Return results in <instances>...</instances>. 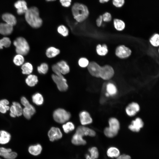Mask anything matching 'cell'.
I'll return each instance as SVG.
<instances>
[{"label":"cell","instance_id":"37","mask_svg":"<svg viewBox=\"0 0 159 159\" xmlns=\"http://www.w3.org/2000/svg\"><path fill=\"white\" fill-rule=\"evenodd\" d=\"M58 32L64 37H67L69 34V30L67 28L63 25L59 26L57 29Z\"/></svg>","mask_w":159,"mask_h":159},{"label":"cell","instance_id":"34","mask_svg":"<svg viewBox=\"0 0 159 159\" xmlns=\"http://www.w3.org/2000/svg\"><path fill=\"white\" fill-rule=\"evenodd\" d=\"M62 127L64 132L68 133L73 130L75 126L74 124L71 122H67L62 125Z\"/></svg>","mask_w":159,"mask_h":159},{"label":"cell","instance_id":"29","mask_svg":"<svg viewBox=\"0 0 159 159\" xmlns=\"http://www.w3.org/2000/svg\"><path fill=\"white\" fill-rule=\"evenodd\" d=\"M96 52L97 54L100 56H105L107 53L108 52L107 46L105 44L101 45L99 44L96 47Z\"/></svg>","mask_w":159,"mask_h":159},{"label":"cell","instance_id":"53","mask_svg":"<svg viewBox=\"0 0 159 159\" xmlns=\"http://www.w3.org/2000/svg\"><path fill=\"white\" fill-rule=\"evenodd\" d=\"M46 1L48 2H51V1H56V0H46Z\"/></svg>","mask_w":159,"mask_h":159},{"label":"cell","instance_id":"46","mask_svg":"<svg viewBox=\"0 0 159 159\" xmlns=\"http://www.w3.org/2000/svg\"><path fill=\"white\" fill-rule=\"evenodd\" d=\"M103 21L105 22H109L112 19V16L111 14L109 12H106L102 15Z\"/></svg>","mask_w":159,"mask_h":159},{"label":"cell","instance_id":"12","mask_svg":"<svg viewBox=\"0 0 159 159\" xmlns=\"http://www.w3.org/2000/svg\"><path fill=\"white\" fill-rule=\"evenodd\" d=\"M0 156L5 159H15L17 154L10 148L0 147Z\"/></svg>","mask_w":159,"mask_h":159},{"label":"cell","instance_id":"15","mask_svg":"<svg viewBox=\"0 0 159 159\" xmlns=\"http://www.w3.org/2000/svg\"><path fill=\"white\" fill-rule=\"evenodd\" d=\"M15 7L17 9V12L19 15L25 14L28 9L27 3L23 0L17 1L14 4Z\"/></svg>","mask_w":159,"mask_h":159},{"label":"cell","instance_id":"21","mask_svg":"<svg viewBox=\"0 0 159 159\" xmlns=\"http://www.w3.org/2000/svg\"><path fill=\"white\" fill-rule=\"evenodd\" d=\"M38 77L35 75L30 74L28 75L25 79V82L29 87H33L35 86L38 83Z\"/></svg>","mask_w":159,"mask_h":159},{"label":"cell","instance_id":"38","mask_svg":"<svg viewBox=\"0 0 159 159\" xmlns=\"http://www.w3.org/2000/svg\"><path fill=\"white\" fill-rule=\"evenodd\" d=\"M48 69V66L45 63H42L37 67V70L38 73L42 74H46L47 72Z\"/></svg>","mask_w":159,"mask_h":159},{"label":"cell","instance_id":"32","mask_svg":"<svg viewBox=\"0 0 159 159\" xmlns=\"http://www.w3.org/2000/svg\"><path fill=\"white\" fill-rule=\"evenodd\" d=\"M113 24L115 29L119 31H121L124 29L125 27L124 22L122 20L116 19L114 20Z\"/></svg>","mask_w":159,"mask_h":159},{"label":"cell","instance_id":"16","mask_svg":"<svg viewBox=\"0 0 159 159\" xmlns=\"http://www.w3.org/2000/svg\"><path fill=\"white\" fill-rule=\"evenodd\" d=\"M139 105L137 103L132 102L127 107L125 111L127 114L130 116H133L140 110Z\"/></svg>","mask_w":159,"mask_h":159},{"label":"cell","instance_id":"10","mask_svg":"<svg viewBox=\"0 0 159 159\" xmlns=\"http://www.w3.org/2000/svg\"><path fill=\"white\" fill-rule=\"evenodd\" d=\"M49 140L53 142L61 138L62 136V132L59 128L54 127H51L48 133Z\"/></svg>","mask_w":159,"mask_h":159},{"label":"cell","instance_id":"44","mask_svg":"<svg viewBox=\"0 0 159 159\" xmlns=\"http://www.w3.org/2000/svg\"><path fill=\"white\" fill-rule=\"evenodd\" d=\"M125 0H112V4L115 7L117 8L122 7L125 3Z\"/></svg>","mask_w":159,"mask_h":159},{"label":"cell","instance_id":"36","mask_svg":"<svg viewBox=\"0 0 159 159\" xmlns=\"http://www.w3.org/2000/svg\"><path fill=\"white\" fill-rule=\"evenodd\" d=\"M20 104L24 107L29 109H32L35 107L31 104L28 99L25 96H22L20 98Z\"/></svg>","mask_w":159,"mask_h":159},{"label":"cell","instance_id":"17","mask_svg":"<svg viewBox=\"0 0 159 159\" xmlns=\"http://www.w3.org/2000/svg\"><path fill=\"white\" fill-rule=\"evenodd\" d=\"M13 26L6 23H0V34L3 35L10 34L13 32Z\"/></svg>","mask_w":159,"mask_h":159},{"label":"cell","instance_id":"25","mask_svg":"<svg viewBox=\"0 0 159 159\" xmlns=\"http://www.w3.org/2000/svg\"><path fill=\"white\" fill-rule=\"evenodd\" d=\"M57 64L59 67L61 72L63 75L66 74L70 71V68L67 63L64 61L62 60L58 62Z\"/></svg>","mask_w":159,"mask_h":159},{"label":"cell","instance_id":"31","mask_svg":"<svg viewBox=\"0 0 159 159\" xmlns=\"http://www.w3.org/2000/svg\"><path fill=\"white\" fill-rule=\"evenodd\" d=\"M119 150L116 148L112 147L109 148L107 151V156L111 158H117L120 155Z\"/></svg>","mask_w":159,"mask_h":159},{"label":"cell","instance_id":"19","mask_svg":"<svg viewBox=\"0 0 159 159\" xmlns=\"http://www.w3.org/2000/svg\"><path fill=\"white\" fill-rule=\"evenodd\" d=\"M2 18L6 23L14 26L16 24L17 20L16 17L12 14L9 13L4 14Z\"/></svg>","mask_w":159,"mask_h":159},{"label":"cell","instance_id":"7","mask_svg":"<svg viewBox=\"0 0 159 159\" xmlns=\"http://www.w3.org/2000/svg\"><path fill=\"white\" fill-rule=\"evenodd\" d=\"M114 71L110 65H106L101 67L100 78L105 80H108L113 76Z\"/></svg>","mask_w":159,"mask_h":159},{"label":"cell","instance_id":"5","mask_svg":"<svg viewBox=\"0 0 159 159\" xmlns=\"http://www.w3.org/2000/svg\"><path fill=\"white\" fill-rule=\"evenodd\" d=\"M53 117L56 122L60 124H64L69 120L71 115L65 109L59 108L54 111Z\"/></svg>","mask_w":159,"mask_h":159},{"label":"cell","instance_id":"26","mask_svg":"<svg viewBox=\"0 0 159 159\" xmlns=\"http://www.w3.org/2000/svg\"><path fill=\"white\" fill-rule=\"evenodd\" d=\"M21 68L22 73L27 75L32 74L33 69L32 64L29 62L24 63L21 65Z\"/></svg>","mask_w":159,"mask_h":159},{"label":"cell","instance_id":"20","mask_svg":"<svg viewBox=\"0 0 159 159\" xmlns=\"http://www.w3.org/2000/svg\"><path fill=\"white\" fill-rule=\"evenodd\" d=\"M42 150V146L39 144L31 145L28 148L29 153L31 155L35 156L39 155Z\"/></svg>","mask_w":159,"mask_h":159},{"label":"cell","instance_id":"50","mask_svg":"<svg viewBox=\"0 0 159 159\" xmlns=\"http://www.w3.org/2000/svg\"><path fill=\"white\" fill-rule=\"evenodd\" d=\"M110 0H99L100 3H104L108 2Z\"/></svg>","mask_w":159,"mask_h":159},{"label":"cell","instance_id":"47","mask_svg":"<svg viewBox=\"0 0 159 159\" xmlns=\"http://www.w3.org/2000/svg\"><path fill=\"white\" fill-rule=\"evenodd\" d=\"M72 0H59L62 6L65 7H68L71 4Z\"/></svg>","mask_w":159,"mask_h":159},{"label":"cell","instance_id":"14","mask_svg":"<svg viewBox=\"0 0 159 159\" xmlns=\"http://www.w3.org/2000/svg\"><path fill=\"white\" fill-rule=\"evenodd\" d=\"M144 125V123L142 120L139 117H137L133 120L129 126V129L134 132H138Z\"/></svg>","mask_w":159,"mask_h":159},{"label":"cell","instance_id":"28","mask_svg":"<svg viewBox=\"0 0 159 159\" xmlns=\"http://www.w3.org/2000/svg\"><path fill=\"white\" fill-rule=\"evenodd\" d=\"M36 112L35 108L29 109L26 107L23 108L22 115L26 119H30Z\"/></svg>","mask_w":159,"mask_h":159},{"label":"cell","instance_id":"40","mask_svg":"<svg viewBox=\"0 0 159 159\" xmlns=\"http://www.w3.org/2000/svg\"><path fill=\"white\" fill-rule=\"evenodd\" d=\"M90 153V157L91 159H96L99 156V153L97 148L93 147L90 148L88 150Z\"/></svg>","mask_w":159,"mask_h":159},{"label":"cell","instance_id":"23","mask_svg":"<svg viewBox=\"0 0 159 159\" xmlns=\"http://www.w3.org/2000/svg\"><path fill=\"white\" fill-rule=\"evenodd\" d=\"M32 100L34 104L38 106L42 105L44 102L42 95L39 92H36L33 95L32 97Z\"/></svg>","mask_w":159,"mask_h":159},{"label":"cell","instance_id":"4","mask_svg":"<svg viewBox=\"0 0 159 159\" xmlns=\"http://www.w3.org/2000/svg\"><path fill=\"white\" fill-rule=\"evenodd\" d=\"M108 123L109 127L105 129L104 133L108 138H112L118 133L120 127V123L117 119L114 117L110 118Z\"/></svg>","mask_w":159,"mask_h":159},{"label":"cell","instance_id":"35","mask_svg":"<svg viewBox=\"0 0 159 159\" xmlns=\"http://www.w3.org/2000/svg\"><path fill=\"white\" fill-rule=\"evenodd\" d=\"M12 105H13L15 107L17 117H20L22 116V115L23 108L21 104L18 102L14 101L12 102Z\"/></svg>","mask_w":159,"mask_h":159},{"label":"cell","instance_id":"33","mask_svg":"<svg viewBox=\"0 0 159 159\" xmlns=\"http://www.w3.org/2000/svg\"><path fill=\"white\" fill-rule=\"evenodd\" d=\"M24 59L23 56L19 54L15 55L13 59V62L17 66L22 65L24 63Z\"/></svg>","mask_w":159,"mask_h":159},{"label":"cell","instance_id":"8","mask_svg":"<svg viewBox=\"0 0 159 159\" xmlns=\"http://www.w3.org/2000/svg\"><path fill=\"white\" fill-rule=\"evenodd\" d=\"M131 51L127 47L121 45L118 46L115 50V54L118 57L124 59L127 58L130 56Z\"/></svg>","mask_w":159,"mask_h":159},{"label":"cell","instance_id":"9","mask_svg":"<svg viewBox=\"0 0 159 159\" xmlns=\"http://www.w3.org/2000/svg\"><path fill=\"white\" fill-rule=\"evenodd\" d=\"M88 71L92 76L99 78L101 67L95 62H89L87 66Z\"/></svg>","mask_w":159,"mask_h":159},{"label":"cell","instance_id":"18","mask_svg":"<svg viewBox=\"0 0 159 159\" xmlns=\"http://www.w3.org/2000/svg\"><path fill=\"white\" fill-rule=\"evenodd\" d=\"M11 138V134L4 130H0V144L5 145L8 143Z\"/></svg>","mask_w":159,"mask_h":159},{"label":"cell","instance_id":"41","mask_svg":"<svg viewBox=\"0 0 159 159\" xmlns=\"http://www.w3.org/2000/svg\"><path fill=\"white\" fill-rule=\"evenodd\" d=\"M78 64L81 67L85 68L87 67L89 62L88 59L85 57H82L78 61Z\"/></svg>","mask_w":159,"mask_h":159},{"label":"cell","instance_id":"42","mask_svg":"<svg viewBox=\"0 0 159 159\" xmlns=\"http://www.w3.org/2000/svg\"><path fill=\"white\" fill-rule=\"evenodd\" d=\"M52 69L54 73V74L60 77H64L61 72L59 67L57 64L52 65Z\"/></svg>","mask_w":159,"mask_h":159},{"label":"cell","instance_id":"30","mask_svg":"<svg viewBox=\"0 0 159 159\" xmlns=\"http://www.w3.org/2000/svg\"><path fill=\"white\" fill-rule=\"evenodd\" d=\"M107 93L110 96L115 95L117 93V90L116 87L114 84L112 83H108L106 87Z\"/></svg>","mask_w":159,"mask_h":159},{"label":"cell","instance_id":"6","mask_svg":"<svg viewBox=\"0 0 159 159\" xmlns=\"http://www.w3.org/2000/svg\"><path fill=\"white\" fill-rule=\"evenodd\" d=\"M51 77L52 80L56 84L59 91L65 92L67 90L68 86L67 80L64 77H60L54 74H52Z\"/></svg>","mask_w":159,"mask_h":159},{"label":"cell","instance_id":"48","mask_svg":"<svg viewBox=\"0 0 159 159\" xmlns=\"http://www.w3.org/2000/svg\"><path fill=\"white\" fill-rule=\"evenodd\" d=\"M103 21L102 15H100L97 19L96 21V23L97 26H100L102 24Z\"/></svg>","mask_w":159,"mask_h":159},{"label":"cell","instance_id":"45","mask_svg":"<svg viewBox=\"0 0 159 159\" xmlns=\"http://www.w3.org/2000/svg\"><path fill=\"white\" fill-rule=\"evenodd\" d=\"M9 111H10L9 115L11 117L14 118L17 117L15 108L13 105H12L10 106Z\"/></svg>","mask_w":159,"mask_h":159},{"label":"cell","instance_id":"3","mask_svg":"<svg viewBox=\"0 0 159 159\" xmlns=\"http://www.w3.org/2000/svg\"><path fill=\"white\" fill-rule=\"evenodd\" d=\"M13 44L15 47V50L17 54L25 55L29 51V45L26 40L23 37H17L14 41Z\"/></svg>","mask_w":159,"mask_h":159},{"label":"cell","instance_id":"24","mask_svg":"<svg viewBox=\"0 0 159 159\" xmlns=\"http://www.w3.org/2000/svg\"><path fill=\"white\" fill-rule=\"evenodd\" d=\"M9 102L6 99H3L0 100V112L2 114H6L9 110L10 106H9Z\"/></svg>","mask_w":159,"mask_h":159},{"label":"cell","instance_id":"39","mask_svg":"<svg viewBox=\"0 0 159 159\" xmlns=\"http://www.w3.org/2000/svg\"><path fill=\"white\" fill-rule=\"evenodd\" d=\"M151 44L153 46L157 47L159 45V35L155 34L152 36L150 39Z\"/></svg>","mask_w":159,"mask_h":159},{"label":"cell","instance_id":"2","mask_svg":"<svg viewBox=\"0 0 159 159\" xmlns=\"http://www.w3.org/2000/svg\"><path fill=\"white\" fill-rule=\"evenodd\" d=\"M71 11L73 18L79 22L85 20L89 14L87 6L84 4L79 2L73 4L71 8Z\"/></svg>","mask_w":159,"mask_h":159},{"label":"cell","instance_id":"13","mask_svg":"<svg viewBox=\"0 0 159 159\" xmlns=\"http://www.w3.org/2000/svg\"><path fill=\"white\" fill-rule=\"evenodd\" d=\"M80 122L82 125H85L91 124L92 120L90 114L85 110L81 112L79 114Z\"/></svg>","mask_w":159,"mask_h":159},{"label":"cell","instance_id":"54","mask_svg":"<svg viewBox=\"0 0 159 159\" xmlns=\"http://www.w3.org/2000/svg\"><path fill=\"white\" fill-rule=\"evenodd\" d=\"M0 159H1L0 158Z\"/></svg>","mask_w":159,"mask_h":159},{"label":"cell","instance_id":"52","mask_svg":"<svg viewBox=\"0 0 159 159\" xmlns=\"http://www.w3.org/2000/svg\"><path fill=\"white\" fill-rule=\"evenodd\" d=\"M86 159H91L90 155H89L87 154L86 155Z\"/></svg>","mask_w":159,"mask_h":159},{"label":"cell","instance_id":"22","mask_svg":"<svg viewBox=\"0 0 159 159\" xmlns=\"http://www.w3.org/2000/svg\"><path fill=\"white\" fill-rule=\"evenodd\" d=\"M71 142L72 143L75 145H84L86 144V142L80 135L75 133L73 135Z\"/></svg>","mask_w":159,"mask_h":159},{"label":"cell","instance_id":"43","mask_svg":"<svg viewBox=\"0 0 159 159\" xmlns=\"http://www.w3.org/2000/svg\"><path fill=\"white\" fill-rule=\"evenodd\" d=\"M3 47H8L10 46L11 44V41L8 37H4L1 39Z\"/></svg>","mask_w":159,"mask_h":159},{"label":"cell","instance_id":"51","mask_svg":"<svg viewBox=\"0 0 159 159\" xmlns=\"http://www.w3.org/2000/svg\"><path fill=\"white\" fill-rule=\"evenodd\" d=\"M3 46L1 39H0V49H2L3 48Z\"/></svg>","mask_w":159,"mask_h":159},{"label":"cell","instance_id":"27","mask_svg":"<svg viewBox=\"0 0 159 159\" xmlns=\"http://www.w3.org/2000/svg\"><path fill=\"white\" fill-rule=\"evenodd\" d=\"M60 50L54 47H49L46 50V54L47 56L49 58L54 57L60 53Z\"/></svg>","mask_w":159,"mask_h":159},{"label":"cell","instance_id":"49","mask_svg":"<svg viewBox=\"0 0 159 159\" xmlns=\"http://www.w3.org/2000/svg\"><path fill=\"white\" fill-rule=\"evenodd\" d=\"M130 156L128 155L123 154L119 155L117 158V159H131Z\"/></svg>","mask_w":159,"mask_h":159},{"label":"cell","instance_id":"11","mask_svg":"<svg viewBox=\"0 0 159 159\" xmlns=\"http://www.w3.org/2000/svg\"><path fill=\"white\" fill-rule=\"evenodd\" d=\"M75 133L83 137L87 136L94 137L96 135V132L94 130L83 125L78 126L77 128Z\"/></svg>","mask_w":159,"mask_h":159},{"label":"cell","instance_id":"1","mask_svg":"<svg viewBox=\"0 0 159 159\" xmlns=\"http://www.w3.org/2000/svg\"><path fill=\"white\" fill-rule=\"evenodd\" d=\"M25 14V20L31 26L34 28H38L41 26L43 21L39 16L37 8L32 6L28 8Z\"/></svg>","mask_w":159,"mask_h":159}]
</instances>
